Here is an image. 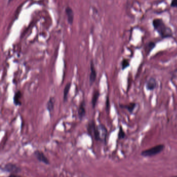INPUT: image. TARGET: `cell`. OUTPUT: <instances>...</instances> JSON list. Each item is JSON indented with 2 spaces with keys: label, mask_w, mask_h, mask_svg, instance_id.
<instances>
[{
  "label": "cell",
  "mask_w": 177,
  "mask_h": 177,
  "mask_svg": "<svg viewBox=\"0 0 177 177\" xmlns=\"http://www.w3.org/2000/svg\"><path fill=\"white\" fill-rule=\"evenodd\" d=\"M136 105H137V104L135 102H131V103H129L128 105L120 104V107L122 108V109H126L129 112L132 114L134 112V110L135 107H136Z\"/></svg>",
  "instance_id": "obj_11"
},
{
  "label": "cell",
  "mask_w": 177,
  "mask_h": 177,
  "mask_svg": "<svg viewBox=\"0 0 177 177\" xmlns=\"http://www.w3.org/2000/svg\"><path fill=\"white\" fill-rule=\"evenodd\" d=\"M154 29L163 39L170 38L172 36V29L167 27L163 20L159 18L154 19L152 22Z\"/></svg>",
  "instance_id": "obj_2"
},
{
  "label": "cell",
  "mask_w": 177,
  "mask_h": 177,
  "mask_svg": "<svg viewBox=\"0 0 177 177\" xmlns=\"http://www.w3.org/2000/svg\"><path fill=\"white\" fill-rule=\"evenodd\" d=\"M90 69H91V72L89 77V82L90 86H91L95 83L97 78L96 70L95 67V64L93 60H91V61Z\"/></svg>",
  "instance_id": "obj_6"
},
{
  "label": "cell",
  "mask_w": 177,
  "mask_h": 177,
  "mask_svg": "<svg viewBox=\"0 0 177 177\" xmlns=\"http://www.w3.org/2000/svg\"><path fill=\"white\" fill-rule=\"evenodd\" d=\"M157 86V82L155 78H151L146 83V88L148 91H153Z\"/></svg>",
  "instance_id": "obj_9"
},
{
  "label": "cell",
  "mask_w": 177,
  "mask_h": 177,
  "mask_svg": "<svg viewBox=\"0 0 177 177\" xmlns=\"http://www.w3.org/2000/svg\"><path fill=\"white\" fill-rule=\"evenodd\" d=\"M85 107H86V103L85 100H83L80 103V105H79L78 111V116L80 121L83 120L84 118L86 116V111Z\"/></svg>",
  "instance_id": "obj_7"
},
{
  "label": "cell",
  "mask_w": 177,
  "mask_h": 177,
  "mask_svg": "<svg viewBox=\"0 0 177 177\" xmlns=\"http://www.w3.org/2000/svg\"><path fill=\"white\" fill-rule=\"evenodd\" d=\"M55 103V98L53 97H51L46 105V109L48 110L49 112L50 113V114H51L54 111Z\"/></svg>",
  "instance_id": "obj_10"
},
{
  "label": "cell",
  "mask_w": 177,
  "mask_h": 177,
  "mask_svg": "<svg viewBox=\"0 0 177 177\" xmlns=\"http://www.w3.org/2000/svg\"><path fill=\"white\" fill-rule=\"evenodd\" d=\"M155 47V43L154 42H150L149 43H148L145 47V51L147 54L148 55L150 54Z\"/></svg>",
  "instance_id": "obj_15"
},
{
  "label": "cell",
  "mask_w": 177,
  "mask_h": 177,
  "mask_svg": "<svg viewBox=\"0 0 177 177\" xmlns=\"http://www.w3.org/2000/svg\"><path fill=\"white\" fill-rule=\"evenodd\" d=\"M129 65H130V64H129V62L128 60L127 59H124L122 60V63H121L122 69L123 70L126 69L128 67Z\"/></svg>",
  "instance_id": "obj_17"
},
{
  "label": "cell",
  "mask_w": 177,
  "mask_h": 177,
  "mask_svg": "<svg viewBox=\"0 0 177 177\" xmlns=\"http://www.w3.org/2000/svg\"><path fill=\"white\" fill-rule=\"evenodd\" d=\"M2 172L6 173H10L11 174H17L22 171V169L16 164L9 163L6 164L3 168H1Z\"/></svg>",
  "instance_id": "obj_4"
},
{
  "label": "cell",
  "mask_w": 177,
  "mask_h": 177,
  "mask_svg": "<svg viewBox=\"0 0 177 177\" xmlns=\"http://www.w3.org/2000/svg\"><path fill=\"white\" fill-rule=\"evenodd\" d=\"M170 6L172 7H177V0H172Z\"/></svg>",
  "instance_id": "obj_18"
},
{
  "label": "cell",
  "mask_w": 177,
  "mask_h": 177,
  "mask_svg": "<svg viewBox=\"0 0 177 177\" xmlns=\"http://www.w3.org/2000/svg\"><path fill=\"white\" fill-rule=\"evenodd\" d=\"M87 129L89 135L96 141L106 143L107 130L103 124H99L97 125L94 120H91L88 122Z\"/></svg>",
  "instance_id": "obj_1"
},
{
  "label": "cell",
  "mask_w": 177,
  "mask_h": 177,
  "mask_svg": "<svg viewBox=\"0 0 177 177\" xmlns=\"http://www.w3.org/2000/svg\"><path fill=\"white\" fill-rule=\"evenodd\" d=\"M165 145H158L145 150L142 151L141 155L145 157H151L161 153L165 149Z\"/></svg>",
  "instance_id": "obj_3"
},
{
  "label": "cell",
  "mask_w": 177,
  "mask_h": 177,
  "mask_svg": "<svg viewBox=\"0 0 177 177\" xmlns=\"http://www.w3.org/2000/svg\"><path fill=\"white\" fill-rule=\"evenodd\" d=\"M65 12L67 17L68 22L71 25L72 24L74 17V14L72 9L69 6H68L65 9Z\"/></svg>",
  "instance_id": "obj_8"
},
{
  "label": "cell",
  "mask_w": 177,
  "mask_h": 177,
  "mask_svg": "<svg viewBox=\"0 0 177 177\" xmlns=\"http://www.w3.org/2000/svg\"><path fill=\"white\" fill-rule=\"evenodd\" d=\"M33 154L39 161L47 165H48L50 164L49 159L47 158V157L42 151L39 150L35 151Z\"/></svg>",
  "instance_id": "obj_5"
},
{
  "label": "cell",
  "mask_w": 177,
  "mask_h": 177,
  "mask_svg": "<svg viewBox=\"0 0 177 177\" xmlns=\"http://www.w3.org/2000/svg\"><path fill=\"white\" fill-rule=\"evenodd\" d=\"M175 71H176V72H177V69H176V70H175Z\"/></svg>",
  "instance_id": "obj_21"
},
{
  "label": "cell",
  "mask_w": 177,
  "mask_h": 177,
  "mask_svg": "<svg viewBox=\"0 0 177 177\" xmlns=\"http://www.w3.org/2000/svg\"><path fill=\"white\" fill-rule=\"evenodd\" d=\"M110 107V103H109V98H107V110H109Z\"/></svg>",
  "instance_id": "obj_19"
},
{
  "label": "cell",
  "mask_w": 177,
  "mask_h": 177,
  "mask_svg": "<svg viewBox=\"0 0 177 177\" xmlns=\"http://www.w3.org/2000/svg\"><path fill=\"white\" fill-rule=\"evenodd\" d=\"M100 96V93L99 91L98 90H95L94 91L93 96H92V99H91V105L92 107L93 108H95L96 107V105H97V103L98 101V100Z\"/></svg>",
  "instance_id": "obj_13"
},
{
  "label": "cell",
  "mask_w": 177,
  "mask_h": 177,
  "mask_svg": "<svg viewBox=\"0 0 177 177\" xmlns=\"http://www.w3.org/2000/svg\"><path fill=\"white\" fill-rule=\"evenodd\" d=\"M71 86V83L70 82L66 84V85L64 87V102L67 101L68 96V94L70 91Z\"/></svg>",
  "instance_id": "obj_14"
},
{
  "label": "cell",
  "mask_w": 177,
  "mask_h": 177,
  "mask_svg": "<svg viewBox=\"0 0 177 177\" xmlns=\"http://www.w3.org/2000/svg\"><path fill=\"white\" fill-rule=\"evenodd\" d=\"M22 97V93L20 91H17L14 96L13 101L14 103L16 106H20L22 105V101L21 99Z\"/></svg>",
  "instance_id": "obj_12"
},
{
  "label": "cell",
  "mask_w": 177,
  "mask_h": 177,
  "mask_svg": "<svg viewBox=\"0 0 177 177\" xmlns=\"http://www.w3.org/2000/svg\"><path fill=\"white\" fill-rule=\"evenodd\" d=\"M126 137V133L124 131L123 129L122 126L120 127L118 134V140L123 139Z\"/></svg>",
  "instance_id": "obj_16"
},
{
  "label": "cell",
  "mask_w": 177,
  "mask_h": 177,
  "mask_svg": "<svg viewBox=\"0 0 177 177\" xmlns=\"http://www.w3.org/2000/svg\"><path fill=\"white\" fill-rule=\"evenodd\" d=\"M11 1H12V0H8V4L11 3Z\"/></svg>",
  "instance_id": "obj_20"
}]
</instances>
